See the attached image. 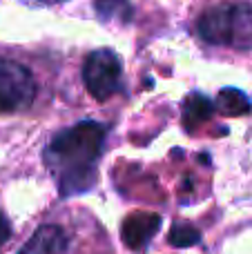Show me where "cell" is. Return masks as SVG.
Instances as JSON below:
<instances>
[{"instance_id":"1","label":"cell","mask_w":252,"mask_h":254,"mask_svg":"<svg viewBox=\"0 0 252 254\" xmlns=\"http://www.w3.org/2000/svg\"><path fill=\"white\" fill-rule=\"evenodd\" d=\"M107 127L83 121L58 131L45 149V163L58 183L63 198L85 194L96 185V163L103 152Z\"/></svg>"},{"instance_id":"2","label":"cell","mask_w":252,"mask_h":254,"mask_svg":"<svg viewBox=\"0 0 252 254\" xmlns=\"http://www.w3.org/2000/svg\"><path fill=\"white\" fill-rule=\"evenodd\" d=\"M199 36L210 45L252 49V4H219L196 22Z\"/></svg>"},{"instance_id":"3","label":"cell","mask_w":252,"mask_h":254,"mask_svg":"<svg viewBox=\"0 0 252 254\" xmlns=\"http://www.w3.org/2000/svg\"><path fill=\"white\" fill-rule=\"evenodd\" d=\"M36 98V80L20 63L0 58V114L22 112Z\"/></svg>"},{"instance_id":"4","label":"cell","mask_w":252,"mask_h":254,"mask_svg":"<svg viewBox=\"0 0 252 254\" xmlns=\"http://www.w3.org/2000/svg\"><path fill=\"white\" fill-rule=\"evenodd\" d=\"M121 74H123L121 58L112 49H96L85 58L83 80L87 92L96 101H107L110 96H114L119 92Z\"/></svg>"},{"instance_id":"5","label":"cell","mask_w":252,"mask_h":254,"mask_svg":"<svg viewBox=\"0 0 252 254\" xmlns=\"http://www.w3.org/2000/svg\"><path fill=\"white\" fill-rule=\"evenodd\" d=\"M161 230V216L152 212H134L121 225V239L132 252H147L152 239Z\"/></svg>"},{"instance_id":"6","label":"cell","mask_w":252,"mask_h":254,"mask_svg":"<svg viewBox=\"0 0 252 254\" xmlns=\"http://www.w3.org/2000/svg\"><path fill=\"white\" fill-rule=\"evenodd\" d=\"M18 254H69V237L56 223L40 225Z\"/></svg>"},{"instance_id":"7","label":"cell","mask_w":252,"mask_h":254,"mask_svg":"<svg viewBox=\"0 0 252 254\" xmlns=\"http://www.w3.org/2000/svg\"><path fill=\"white\" fill-rule=\"evenodd\" d=\"M214 114V105L208 96L194 92L186 98L183 103V123H186V129L192 131L194 127L203 125L205 121H210Z\"/></svg>"},{"instance_id":"8","label":"cell","mask_w":252,"mask_h":254,"mask_svg":"<svg viewBox=\"0 0 252 254\" xmlns=\"http://www.w3.org/2000/svg\"><path fill=\"white\" fill-rule=\"evenodd\" d=\"M217 110L223 116H244V114H250L252 103L241 89L223 87L217 96Z\"/></svg>"},{"instance_id":"9","label":"cell","mask_w":252,"mask_h":254,"mask_svg":"<svg viewBox=\"0 0 252 254\" xmlns=\"http://www.w3.org/2000/svg\"><path fill=\"white\" fill-rule=\"evenodd\" d=\"M96 13L103 20H123L127 22L132 18V7L129 0H96L94 2Z\"/></svg>"},{"instance_id":"10","label":"cell","mask_w":252,"mask_h":254,"mask_svg":"<svg viewBox=\"0 0 252 254\" xmlns=\"http://www.w3.org/2000/svg\"><path fill=\"white\" fill-rule=\"evenodd\" d=\"M199 241H201V230H196L194 225L181 223L170 230V243L174 248H192Z\"/></svg>"},{"instance_id":"11","label":"cell","mask_w":252,"mask_h":254,"mask_svg":"<svg viewBox=\"0 0 252 254\" xmlns=\"http://www.w3.org/2000/svg\"><path fill=\"white\" fill-rule=\"evenodd\" d=\"M9 237H11V225H9L7 216L0 212V246H2V243H7Z\"/></svg>"},{"instance_id":"12","label":"cell","mask_w":252,"mask_h":254,"mask_svg":"<svg viewBox=\"0 0 252 254\" xmlns=\"http://www.w3.org/2000/svg\"><path fill=\"white\" fill-rule=\"evenodd\" d=\"M36 2H40V4H52V2H65V0H36Z\"/></svg>"}]
</instances>
